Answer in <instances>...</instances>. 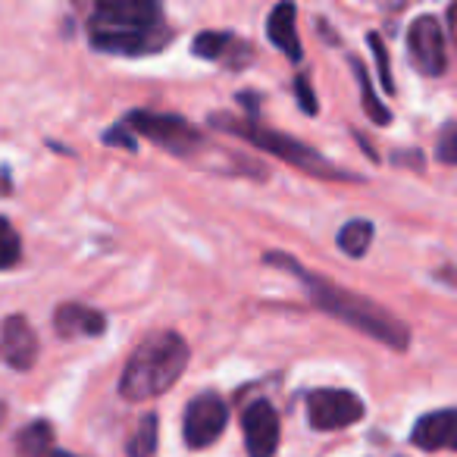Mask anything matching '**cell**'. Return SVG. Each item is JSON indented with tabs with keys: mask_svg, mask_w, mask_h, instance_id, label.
<instances>
[{
	"mask_svg": "<svg viewBox=\"0 0 457 457\" xmlns=\"http://www.w3.org/2000/svg\"><path fill=\"white\" fill-rule=\"evenodd\" d=\"M279 263L282 267L295 270V276L304 282L311 301L320 307V311L329 313V317L342 320L345 326H351V329L363 332V336L376 338V342L388 345V348H395V351H404L407 345H411V332H407V326L401 323L398 317H392L386 307L373 304L370 298L348 292V288L336 286V282L320 279V276L307 273V270H301L298 263H292V261H279Z\"/></svg>",
	"mask_w": 457,
	"mask_h": 457,
	"instance_id": "6da1fadb",
	"label": "cell"
},
{
	"mask_svg": "<svg viewBox=\"0 0 457 457\" xmlns=\"http://www.w3.org/2000/svg\"><path fill=\"white\" fill-rule=\"evenodd\" d=\"M188 367V345L176 332H157L135 348L120 379V395L126 401H151L170 392Z\"/></svg>",
	"mask_w": 457,
	"mask_h": 457,
	"instance_id": "7a4b0ae2",
	"label": "cell"
},
{
	"mask_svg": "<svg viewBox=\"0 0 457 457\" xmlns=\"http://www.w3.org/2000/svg\"><path fill=\"white\" fill-rule=\"evenodd\" d=\"M213 126L222 129V132H232V135H242V138H248L251 145H257L261 151L273 154V157L286 160V163L298 166V170L311 172V176H323V179H345V182H354L357 176H351V172L338 170V166H332L329 160L323 157V154H317L313 147H307L304 141L292 138V135H282V132H273V129H263L257 126V122H251V126H245L242 120H232V116H213Z\"/></svg>",
	"mask_w": 457,
	"mask_h": 457,
	"instance_id": "3957f363",
	"label": "cell"
},
{
	"mask_svg": "<svg viewBox=\"0 0 457 457\" xmlns=\"http://www.w3.org/2000/svg\"><path fill=\"white\" fill-rule=\"evenodd\" d=\"M126 126L145 135L147 141H157L160 147L172 154H188L201 147V132L188 120L172 113H154V110H135L126 116Z\"/></svg>",
	"mask_w": 457,
	"mask_h": 457,
	"instance_id": "277c9868",
	"label": "cell"
},
{
	"mask_svg": "<svg viewBox=\"0 0 457 457\" xmlns=\"http://www.w3.org/2000/svg\"><path fill=\"white\" fill-rule=\"evenodd\" d=\"M363 413H367L363 401L345 388H317L307 395V423L320 432L354 426L357 420H363Z\"/></svg>",
	"mask_w": 457,
	"mask_h": 457,
	"instance_id": "5b68a950",
	"label": "cell"
},
{
	"mask_svg": "<svg viewBox=\"0 0 457 457\" xmlns=\"http://www.w3.org/2000/svg\"><path fill=\"white\" fill-rule=\"evenodd\" d=\"M228 423V407L220 395L204 392L197 398H191V404L185 407V423H182V436L188 448H207L216 438L222 436Z\"/></svg>",
	"mask_w": 457,
	"mask_h": 457,
	"instance_id": "8992f818",
	"label": "cell"
},
{
	"mask_svg": "<svg viewBox=\"0 0 457 457\" xmlns=\"http://www.w3.org/2000/svg\"><path fill=\"white\" fill-rule=\"evenodd\" d=\"M407 51L423 76H442L448 70V45L436 16H420L407 32Z\"/></svg>",
	"mask_w": 457,
	"mask_h": 457,
	"instance_id": "52a82bcc",
	"label": "cell"
},
{
	"mask_svg": "<svg viewBox=\"0 0 457 457\" xmlns=\"http://www.w3.org/2000/svg\"><path fill=\"white\" fill-rule=\"evenodd\" d=\"M157 0H95V29H157Z\"/></svg>",
	"mask_w": 457,
	"mask_h": 457,
	"instance_id": "ba28073f",
	"label": "cell"
},
{
	"mask_svg": "<svg viewBox=\"0 0 457 457\" xmlns=\"http://www.w3.org/2000/svg\"><path fill=\"white\" fill-rule=\"evenodd\" d=\"M245 448L251 457H273L279 448V413L270 401H254L242 417Z\"/></svg>",
	"mask_w": 457,
	"mask_h": 457,
	"instance_id": "9c48e42d",
	"label": "cell"
},
{
	"mask_svg": "<svg viewBox=\"0 0 457 457\" xmlns=\"http://www.w3.org/2000/svg\"><path fill=\"white\" fill-rule=\"evenodd\" d=\"M0 361L7 363L10 370H26L35 367L38 361V336L29 326L26 317H7L0 326Z\"/></svg>",
	"mask_w": 457,
	"mask_h": 457,
	"instance_id": "30bf717a",
	"label": "cell"
},
{
	"mask_svg": "<svg viewBox=\"0 0 457 457\" xmlns=\"http://www.w3.org/2000/svg\"><path fill=\"white\" fill-rule=\"evenodd\" d=\"M166 35L157 29H95L91 32V45L104 54H122V57H135V54H151L160 51Z\"/></svg>",
	"mask_w": 457,
	"mask_h": 457,
	"instance_id": "8fae6325",
	"label": "cell"
},
{
	"mask_svg": "<svg viewBox=\"0 0 457 457\" xmlns=\"http://www.w3.org/2000/svg\"><path fill=\"white\" fill-rule=\"evenodd\" d=\"M411 442L423 451H457V407L420 417L411 432Z\"/></svg>",
	"mask_w": 457,
	"mask_h": 457,
	"instance_id": "7c38bea8",
	"label": "cell"
},
{
	"mask_svg": "<svg viewBox=\"0 0 457 457\" xmlns=\"http://www.w3.org/2000/svg\"><path fill=\"white\" fill-rule=\"evenodd\" d=\"M54 326L63 338H95L107 329V320H104V313L85 304H63L54 317Z\"/></svg>",
	"mask_w": 457,
	"mask_h": 457,
	"instance_id": "4fadbf2b",
	"label": "cell"
},
{
	"mask_svg": "<svg viewBox=\"0 0 457 457\" xmlns=\"http://www.w3.org/2000/svg\"><path fill=\"white\" fill-rule=\"evenodd\" d=\"M298 10H295L292 0H282L279 7L270 13V22H267V38L279 47L286 57L292 60H301V41H298Z\"/></svg>",
	"mask_w": 457,
	"mask_h": 457,
	"instance_id": "5bb4252c",
	"label": "cell"
},
{
	"mask_svg": "<svg viewBox=\"0 0 457 457\" xmlns=\"http://www.w3.org/2000/svg\"><path fill=\"white\" fill-rule=\"evenodd\" d=\"M191 51H195V57H204V60H226L228 66L236 63V54L245 51L242 41H236L232 35H222V32H204L195 38V45H191Z\"/></svg>",
	"mask_w": 457,
	"mask_h": 457,
	"instance_id": "9a60e30c",
	"label": "cell"
},
{
	"mask_svg": "<svg viewBox=\"0 0 457 457\" xmlns=\"http://www.w3.org/2000/svg\"><path fill=\"white\" fill-rule=\"evenodd\" d=\"M51 442H54V429L45 420H35L32 426L20 432L16 438V457H51Z\"/></svg>",
	"mask_w": 457,
	"mask_h": 457,
	"instance_id": "2e32d148",
	"label": "cell"
},
{
	"mask_svg": "<svg viewBox=\"0 0 457 457\" xmlns=\"http://www.w3.org/2000/svg\"><path fill=\"white\" fill-rule=\"evenodd\" d=\"M376 228L370 220H348L342 228H338V248L348 257H363L373 245Z\"/></svg>",
	"mask_w": 457,
	"mask_h": 457,
	"instance_id": "e0dca14e",
	"label": "cell"
},
{
	"mask_svg": "<svg viewBox=\"0 0 457 457\" xmlns=\"http://www.w3.org/2000/svg\"><path fill=\"white\" fill-rule=\"evenodd\" d=\"M157 436H160L157 417L147 413V417H141L138 426H135L132 438H129V445H126V454L129 457H154V451H157Z\"/></svg>",
	"mask_w": 457,
	"mask_h": 457,
	"instance_id": "ac0fdd59",
	"label": "cell"
},
{
	"mask_svg": "<svg viewBox=\"0 0 457 457\" xmlns=\"http://www.w3.org/2000/svg\"><path fill=\"white\" fill-rule=\"evenodd\" d=\"M351 66H354L357 85H361V91H363V110H367V116L376 122V126H388V122H392V113H388V110L382 107L379 101H376L373 85H370V76H367V66L357 63V60H351Z\"/></svg>",
	"mask_w": 457,
	"mask_h": 457,
	"instance_id": "d6986e66",
	"label": "cell"
},
{
	"mask_svg": "<svg viewBox=\"0 0 457 457\" xmlns=\"http://www.w3.org/2000/svg\"><path fill=\"white\" fill-rule=\"evenodd\" d=\"M22 257V242L16 236V228L10 226L7 216H0V270L16 267Z\"/></svg>",
	"mask_w": 457,
	"mask_h": 457,
	"instance_id": "ffe728a7",
	"label": "cell"
},
{
	"mask_svg": "<svg viewBox=\"0 0 457 457\" xmlns=\"http://www.w3.org/2000/svg\"><path fill=\"white\" fill-rule=\"evenodd\" d=\"M370 41V51L376 57V66H379V79H382V88L392 95L395 91V79H392V66H388V54H386V45L379 41V35H367Z\"/></svg>",
	"mask_w": 457,
	"mask_h": 457,
	"instance_id": "44dd1931",
	"label": "cell"
},
{
	"mask_svg": "<svg viewBox=\"0 0 457 457\" xmlns=\"http://www.w3.org/2000/svg\"><path fill=\"white\" fill-rule=\"evenodd\" d=\"M436 157L442 160V163H457V126L454 122H448V126L438 132V141H436Z\"/></svg>",
	"mask_w": 457,
	"mask_h": 457,
	"instance_id": "7402d4cb",
	"label": "cell"
},
{
	"mask_svg": "<svg viewBox=\"0 0 457 457\" xmlns=\"http://www.w3.org/2000/svg\"><path fill=\"white\" fill-rule=\"evenodd\" d=\"M295 91H298V104L304 113H317V97H313V88L311 82H307V76H298L295 79Z\"/></svg>",
	"mask_w": 457,
	"mask_h": 457,
	"instance_id": "603a6c76",
	"label": "cell"
},
{
	"mask_svg": "<svg viewBox=\"0 0 457 457\" xmlns=\"http://www.w3.org/2000/svg\"><path fill=\"white\" fill-rule=\"evenodd\" d=\"M10 188H13V182H10V172L0 170V195H7Z\"/></svg>",
	"mask_w": 457,
	"mask_h": 457,
	"instance_id": "cb8c5ba5",
	"label": "cell"
},
{
	"mask_svg": "<svg viewBox=\"0 0 457 457\" xmlns=\"http://www.w3.org/2000/svg\"><path fill=\"white\" fill-rule=\"evenodd\" d=\"M51 457H76V454H70V451H51Z\"/></svg>",
	"mask_w": 457,
	"mask_h": 457,
	"instance_id": "d4e9b609",
	"label": "cell"
}]
</instances>
